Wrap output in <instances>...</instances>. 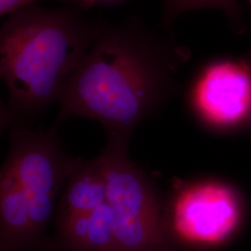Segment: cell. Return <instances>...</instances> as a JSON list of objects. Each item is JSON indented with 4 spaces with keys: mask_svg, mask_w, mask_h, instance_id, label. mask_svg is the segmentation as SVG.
<instances>
[{
    "mask_svg": "<svg viewBox=\"0 0 251 251\" xmlns=\"http://www.w3.org/2000/svg\"><path fill=\"white\" fill-rule=\"evenodd\" d=\"M98 1H115V0H81V3H82L83 9H87Z\"/></svg>",
    "mask_w": 251,
    "mask_h": 251,
    "instance_id": "cell-12",
    "label": "cell"
},
{
    "mask_svg": "<svg viewBox=\"0 0 251 251\" xmlns=\"http://www.w3.org/2000/svg\"><path fill=\"white\" fill-rule=\"evenodd\" d=\"M56 127L48 131L15 126L3 166L28 198L39 235L48 241V227L55 217L64 183L78 158H73L59 141Z\"/></svg>",
    "mask_w": 251,
    "mask_h": 251,
    "instance_id": "cell-5",
    "label": "cell"
},
{
    "mask_svg": "<svg viewBox=\"0 0 251 251\" xmlns=\"http://www.w3.org/2000/svg\"><path fill=\"white\" fill-rule=\"evenodd\" d=\"M249 131H250V133H251V128H250V129H249Z\"/></svg>",
    "mask_w": 251,
    "mask_h": 251,
    "instance_id": "cell-14",
    "label": "cell"
},
{
    "mask_svg": "<svg viewBox=\"0 0 251 251\" xmlns=\"http://www.w3.org/2000/svg\"><path fill=\"white\" fill-rule=\"evenodd\" d=\"M17 118L9 107V103L4 102L0 98V133Z\"/></svg>",
    "mask_w": 251,
    "mask_h": 251,
    "instance_id": "cell-11",
    "label": "cell"
},
{
    "mask_svg": "<svg viewBox=\"0 0 251 251\" xmlns=\"http://www.w3.org/2000/svg\"><path fill=\"white\" fill-rule=\"evenodd\" d=\"M196 117L212 129L251 127V64L244 57L216 58L196 75L188 93Z\"/></svg>",
    "mask_w": 251,
    "mask_h": 251,
    "instance_id": "cell-6",
    "label": "cell"
},
{
    "mask_svg": "<svg viewBox=\"0 0 251 251\" xmlns=\"http://www.w3.org/2000/svg\"><path fill=\"white\" fill-rule=\"evenodd\" d=\"M164 23L168 25L179 15L201 9H217L222 10L230 22L233 31L241 34L245 30L242 11L237 0H162Z\"/></svg>",
    "mask_w": 251,
    "mask_h": 251,
    "instance_id": "cell-9",
    "label": "cell"
},
{
    "mask_svg": "<svg viewBox=\"0 0 251 251\" xmlns=\"http://www.w3.org/2000/svg\"><path fill=\"white\" fill-rule=\"evenodd\" d=\"M51 251H117L107 203L93 211L55 220Z\"/></svg>",
    "mask_w": 251,
    "mask_h": 251,
    "instance_id": "cell-7",
    "label": "cell"
},
{
    "mask_svg": "<svg viewBox=\"0 0 251 251\" xmlns=\"http://www.w3.org/2000/svg\"><path fill=\"white\" fill-rule=\"evenodd\" d=\"M71 5L36 4L10 14L0 26V80L18 120L57 101L64 81L90 50L103 23Z\"/></svg>",
    "mask_w": 251,
    "mask_h": 251,
    "instance_id": "cell-2",
    "label": "cell"
},
{
    "mask_svg": "<svg viewBox=\"0 0 251 251\" xmlns=\"http://www.w3.org/2000/svg\"><path fill=\"white\" fill-rule=\"evenodd\" d=\"M247 205L239 190L225 181H178L162 213L171 244L192 251H213L242 230Z\"/></svg>",
    "mask_w": 251,
    "mask_h": 251,
    "instance_id": "cell-4",
    "label": "cell"
},
{
    "mask_svg": "<svg viewBox=\"0 0 251 251\" xmlns=\"http://www.w3.org/2000/svg\"><path fill=\"white\" fill-rule=\"evenodd\" d=\"M188 50L141 22L103 23L90 50L60 90L54 127L71 117L97 120L107 135L129 140L135 127L175 90Z\"/></svg>",
    "mask_w": 251,
    "mask_h": 251,
    "instance_id": "cell-1",
    "label": "cell"
},
{
    "mask_svg": "<svg viewBox=\"0 0 251 251\" xmlns=\"http://www.w3.org/2000/svg\"><path fill=\"white\" fill-rule=\"evenodd\" d=\"M107 137L98 157L106 179L117 251H177L165 233L155 189L128 156V140Z\"/></svg>",
    "mask_w": 251,
    "mask_h": 251,
    "instance_id": "cell-3",
    "label": "cell"
},
{
    "mask_svg": "<svg viewBox=\"0 0 251 251\" xmlns=\"http://www.w3.org/2000/svg\"><path fill=\"white\" fill-rule=\"evenodd\" d=\"M107 203V186L99 157L81 158L66 179L55 213V220L87 213Z\"/></svg>",
    "mask_w": 251,
    "mask_h": 251,
    "instance_id": "cell-8",
    "label": "cell"
},
{
    "mask_svg": "<svg viewBox=\"0 0 251 251\" xmlns=\"http://www.w3.org/2000/svg\"><path fill=\"white\" fill-rule=\"evenodd\" d=\"M249 2H250V4H251V0H248ZM244 58L249 62V63H251V48H250V50H249V51L247 52V54L244 56Z\"/></svg>",
    "mask_w": 251,
    "mask_h": 251,
    "instance_id": "cell-13",
    "label": "cell"
},
{
    "mask_svg": "<svg viewBox=\"0 0 251 251\" xmlns=\"http://www.w3.org/2000/svg\"><path fill=\"white\" fill-rule=\"evenodd\" d=\"M39 0H0V17L12 14L13 12L19 9H23L29 5L36 4ZM65 3H69L73 6H76L80 9H83L81 0H61Z\"/></svg>",
    "mask_w": 251,
    "mask_h": 251,
    "instance_id": "cell-10",
    "label": "cell"
}]
</instances>
